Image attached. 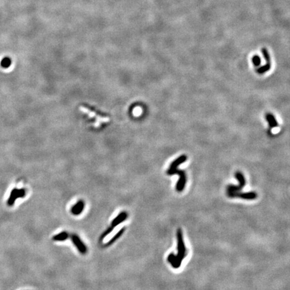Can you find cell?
Returning <instances> with one entry per match:
<instances>
[{"mask_svg":"<svg viewBox=\"0 0 290 290\" xmlns=\"http://www.w3.org/2000/svg\"><path fill=\"white\" fill-rule=\"evenodd\" d=\"M235 177L238 179L239 182L238 186H234V185H229L227 186V190L228 192H238L242 190L243 187H245L246 184V180L245 176L240 171H237L235 173Z\"/></svg>","mask_w":290,"mask_h":290,"instance_id":"cell-4","label":"cell"},{"mask_svg":"<svg viewBox=\"0 0 290 290\" xmlns=\"http://www.w3.org/2000/svg\"><path fill=\"white\" fill-rule=\"evenodd\" d=\"M261 51H262L263 55V57L265 58V61L267 62V63H266L265 65L260 67H259V68H258L257 69V73H259V74H263L265 73H266L267 71H269L270 69H271V61H270L269 54L268 51H267V49L265 48H262Z\"/></svg>","mask_w":290,"mask_h":290,"instance_id":"cell-7","label":"cell"},{"mask_svg":"<svg viewBox=\"0 0 290 290\" xmlns=\"http://www.w3.org/2000/svg\"><path fill=\"white\" fill-rule=\"evenodd\" d=\"M227 195L229 197H240V198L244 200H255L257 197V193L255 191H250V192H245V193H241V192H227Z\"/></svg>","mask_w":290,"mask_h":290,"instance_id":"cell-5","label":"cell"},{"mask_svg":"<svg viewBox=\"0 0 290 290\" xmlns=\"http://www.w3.org/2000/svg\"><path fill=\"white\" fill-rule=\"evenodd\" d=\"M69 237V234L68 232H62L59 234L54 235V236L53 237V240L54 241H63L67 240V238Z\"/></svg>","mask_w":290,"mask_h":290,"instance_id":"cell-14","label":"cell"},{"mask_svg":"<svg viewBox=\"0 0 290 290\" xmlns=\"http://www.w3.org/2000/svg\"><path fill=\"white\" fill-rule=\"evenodd\" d=\"M168 259V261L170 263V264L175 269H177L181 266V264L179 263L177 259L176 258L175 255H174L173 253L169 254V255L168 256V259Z\"/></svg>","mask_w":290,"mask_h":290,"instance_id":"cell-12","label":"cell"},{"mask_svg":"<svg viewBox=\"0 0 290 290\" xmlns=\"http://www.w3.org/2000/svg\"><path fill=\"white\" fill-rule=\"evenodd\" d=\"M71 241H72L73 243V245L76 246L77 249L79 251V253L82 255H85L87 253V246L84 245V243L82 242L80 238L79 237L78 235L75 234H71Z\"/></svg>","mask_w":290,"mask_h":290,"instance_id":"cell-6","label":"cell"},{"mask_svg":"<svg viewBox=\"0 0 290 290\" xmlns=\"http://www.w3.org/2000/svg\"><path fill=\"white\" fill-rule=\"evenodd\" d=\"M12 63V61L10 58L8 57H5L3 58L2 62H1V66L3 68H7L11 65Z\"/></svg>","mask_w":290,"mask_h":290,"instance_id":"cell-15","label":"cell"},{"mask_svg":"<svg viewBox=\"0 0 290 290\" xmlns=\"http://www.w3.org/2000/svg\"><path fill=\"white\" fill-rule=\"evenodd\" d=\"M124 231H125V228H122L120 231H118V232H117L115 235H114V237H113L110 241H109V242H108L106 245H104V247H108L109 246H110L112 245L113 243H114L117 239L120 238V237L122 236V234L124 232Z\"/></svg>","mask_w":290,"mask_h":290,"instance_id":"cell-11","label":"cell"},{"mask_svg":"<svg viewBox=\"0 0 290 290\" xmlns=\"http://www.w3.org/2000/svg\"><path fill=\"white\" fill-rule=\"evenodd\" d=\"M128 216V214L127 212H121L119 214V215H117L114 218V219L113 220V221L112 222V223H111L110 226L112 227V228H113V229H114V228L116 226H117L118 224H121L122 222H123L124 221H125L126 220H127Z\"/></svg>","mask_w":290,"mask_h":290,"instance_id":"cell-9","label":"cell"},{"mask_svg":"<svg viewBox=\"0 0 290 290\" xmlns=\"http://www.w3.org/2000/svg\"><path fill=\"white\" fill-rule=\"evenodd\" d=\"M266 120L271 128H276L278 127V123H277L275 117L271 113H267L266 115Z\"/></svg>","mask_w":290,"mask_h":290,"instance_id":"cell-13","label":"cell"},{"mask_svg":"<svg viewBox=\"0 0 290 290\" xmlns=\"http://www.w3.org/2000/svg\"><path fill=\"white\" fill-rule=\"evenodd\" d=\"M26 196V191L24 189H21V190H18V189H14L12 191L10 196L8 200V205H12L14 204L16 200L18 197H24Z\"/></svg>","mask_w":290,"mask_h":290,"instance_id":"cell-8","label":"cell"},{"mask_svg":"<svg viewBox=\"0 0 290 290\" xmlns=\"http://www.w3.org/2000/svg\"><path fill=\"white\" fill-rule=\"evenodd\" d=\"M84 207H85V203H84V201L83 200H79L71 208V213L75 216H78L82 213Z\"/></svg>","mask_w":290,"mask_h":290,"instance_id":"cell-10","label":"cell"},{"mask_svg":"<svg viewBox=\"0 0 290 290\" xmlns=\"http://www.w3.org/2000/svg\"><path fill=\"white\" fill-rule=\"evenodd\" d=\"M177 165H174L173 163H171L169 167V169L167 171V174L169 175H179V179L178 182L176 184V190L179 192L182 191L185 186H186L187 178H186V174L185 173L183 170H180L177 169Z\"/></svg>","mask_w":290,"mask_h":290,"instance_id":"cell-1","label":"cell"},{"mask_svg":"<svg viewBox=\"0 0 290 290\" xmlns=\"http://www.w3.org/2000/svg\"><path fill=\"white\" fill-rule=\"evenodd\" d=\"M177 249H178V254L176 256V258L177 259V260L179 264H182V260L186 257L187 255V250L186 246H185L184 241H183V233L182 229L179 228L177 231Z\"/></svg>","mask_w":290,"mask_h":290,"instance_id":"cell-3","label":"cell"},{"mask_svg":"<svg viewBox=\"0 0 290 290\" xmlns=\"http://www.w3.org/2000/svg\"><path fill=\"white\" fill-rule=\"evenodd\" d=\"M252 61H253V64L255 67H259L260 64V58L258 55H255L252 58Z\"/></svg>","mask_w":290,"mask_h":290,"instance_id":"cell-16","label":"cell"},{"mask_svg":"<svg viewBox=\"0 0 290 290\" xmlns=\"http://www.w3.org/2000/svg\"><path fill=\"white\" fill-rule=\"evenodd\" d=\"M79 110H80L81 112H83V113H85V114H87L90 117V118L95 119V122L94 123L95 127H99L102 123L108 122L110 121V118H109L108 117L100 116L98 114V113H97L91 110L90 109H89L87 107L80 106L79 107Z\"/></svg>","mask_w":290,"mask_h":290,"instance_id":"cell-2","label":"cell"}]
</instances>
